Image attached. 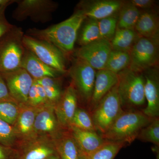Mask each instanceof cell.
I'll return each instance as SVG.
<instances>
[{
	"mask_svg": "<svg viewBox=\"0 0 159 159\" xmlns=\"http://www.w3.org/2000/svg\"><path fill=\"white\" fill-rule=\"evenodd\" d=\"M78 10L65 20L47 29H30L27 35L44 41L58 48L63 54H70L74 49L79 29L86 19Z\"/></svg>",
	"mask_w": 159,
	"mask_h": 159,
	"instance_id": "1",
	"label": "cell"
},
{
	"mask_svg": "<svg viewBox=\"0 0 159 159\" xmlns=\"http://www.w3.org/2000/svg\"><path fill=\"white\" fill-rule=\"evenodd\" d=\"M152 119L142 112L123 111L102 137L107 141L130 143Z\"/></svg>",
	"mask_w": 159,
	"mask_h": 159,
	"instance_id": "2",
	"label": "cell"
},
{
	"mask_svg": "<svg viewBox=\"0 0 159 159\" xmlns=\"http://www.w3.org/2000/svg\"><path fill=\"white\" fill-rule=\"evenodd\" d=\"M24 32L14 26L0 39V74L20 68L26 48L23 43Z\"/></svg>",
	"mask_w": 159,
	"mask_h": 159,
	"instance_id": "3",
	"label": "cell"
},
{
	"mask_svg": "<svg viewBox=\"0 0 159 159\" xmlns=\"http://www.w3.org/2000/svg\"><path fill=\"white\" fill-rule=\"evenodd\" d=\"M118 93L122 107H136L145 104V78L129 68L118 74Z\"/></svg>",
	"mask_w": 159,
	"mask_h": 159,
	"instance_id": "4",
	"label": "cell"
},
{
	"mask_svg": "<svg viewBox=\"0 0 159 159\" xmlns=\"http://www.w3.org/2000/svg\"><path fill=\"white\" fill-rule=\"evenodd\" d=\"M122 107L117 84L93 109L91 116L97 130L105 134L123 111Z\"/></svg>",
	"mask_w": 159,
	"mask_h": 159,
	"instance_id": "5",
	"label": "cell"
},
{
	"mask_svg": "<svg viewBox=\"0 0 159 159\" xmlns=\"http://www.w3.org/2000/svg\"><path fill=\"white\" fill-rule=\"evenodd\" d=\"M130 64L129 68L143 73L157 64L159 39L140 37L129 52Z\"/></svg>",
	"mask_w": 159,
	"mask_h": 159,
	"instance_id": "6",
	"label": "cell"
},
{
	"mask_svg": "<svg viewBox=\"0 0 159 159\" xmlns=\"http://www.w3.org/2000/svg\"><path fill=\"white\" fill-rule=\"evenodd\" d=\"M25 48L47 65L63 74L67 73L65 55L58 48L44 41L24 34Z\"/></svg>",
	"mask_w": 159,
	"mask_h": 159,
	"instance_id": "7",
	"label": "cell"
},
{
	"mask_svg": "<svg viewBox=\"0 0 159 159\" xmlns=\"http://www.w3.org/2000/svg\"><path fill=\"white\" fill-rule=\"evenodd\" d=\"M78 97L90 102L96 79V70L87 63L76 58L68 71Z\"/></svg>",
	"mask_w": 159,
	"mask_h": 159,
	"instance_id": "8",
	"label": "cell"
},
{
	"mask_svg": "<svg viewBox=\"0 0 159 159\" xmlns=\"http://www.w3.org/2000/svg\"><path fill=\"white\" fill-rule=\"evenodd\" d=\"M16 2L13 17L17 21L30 18L35 22L48 21L57 7V3L51 0H16Z\"/></svg>",
	"mask_w": 159,
	"mask_h": 159,
	"instance_id": "9",
	"label": "cell"
},
{
	"mask_svg": "<svg viewBox=\"0 0 159 159\" xmlns=\"http://www.w3.org/2000/svg\"><path fill=\"white\" fill-rule=\"evenodd\" d=\"M11 98L20 105H27L28 96L34 80L22 68L1 74Z\"/></svg>",
	"mask_w": 159,
	"mask_h": 159,
	"instance_id": "10",
	"label": "cell"
},
{
	"mask_svg": "<svg viewBox=\"0 0 159 159\" xmlns=\"http://www.w3.org/2000/svg\"><path fill=\"white\" fill-rule=\"evenodd\" d=\"M112 50L110 42L100 39L80 47L75 52V56L85 61L95 70L105 69L110 53Z\"/></svg>",
	"mask_w": 159,
	"mask_h": 159,
	"instance_id": "11",
	"label": "cell"
},
{
	"mask_svg": "<svg viewBox=\"0 0 159 159\" xmlns=\"http://www.w3.org/2000/svg\"><path fill=\"white\" fill-rule=\"evenodd\" d=\"M62 129L55 115L54 106L47 105L39 109L34 123L35 138L56 140L63 134Z\"/></svg>",
	"mask_w": 159,
	"mask_h": 159,
	"instance_id": "12",
	"label": "cell"
},
{
	"mask_svg": "<svg viewBox=\"0 0 159 159\" xmlns=\"http://www.w3.org/2000/svg\"><path fill=\"white\" fill-rule=\"evenodd\" d=\"M144 72V93L147 104L142 112L150 119H155L159 115L158 71L156 68L152 67Z\"/></svg>",
	"mask_w": 159,
	"mask_h": 159,
	"instance_id": "13",
	"label": "cell"
},
{
	"mask_svg": "<svg viewBox=\"0 0 159 159\" xmlns=\"http://www.w3.org/2000/svg\"><path fill=\"white\" fill-rule=\"evenodd\" d=\"M19 113L13 125L20 145L35 139L34 123L35 117L41 107H34L28 105H20Z\"/></svg>",
	"mask_w": 159,
	"mask_h": 159,
	"instance_id": "14",
	"label": "cell"
},
{
	"mask_svg": "<svg viewBox=\"0 0 159 159\" xmlns=\"http://www.w3.org/2000/svg\"><path fill=\"white\" fill-rule=\"evenodd\" d=\"M78 95L73 84L63 92L61 97L54 106L58 122L63 129H68L77 108Z\"/></svg>",
	"mask_w": 159,
	"mask_h": 159,
	"instance_id": "15",
	"label": "cell"
},
{
	"mask_svg": "<svg viewBox=\"0 0 159 159\" xmlns=\"http://www.w3.org/2000/svg\"><path fill=\"white\" fill-rule=\"evenodd\" d=\"M123 2L116 0L83 2L80 10L88 18L97 20L117 15Z\"/></svg>",
	"mask_w": 159,
	"mask_h": 159,
	"instance_id": "16",
	"label": "cell"
},
{
	"mask_svg": "<svg viewBox=\"0 0 159 159\" xmlns=\"http://www.w3.org/2000/svg\"><path fill=\"white\" fill-rule=\"evenodd\" d=\"M20 145V159H46L57 154L54 140L48 138H36Z\"/></svg>",
	"mask_w": 159,
	"mask_h": 159,
	"instance_id": "17",
	"label": "cell"
},
{
	"mask_svg": "<svg viewBox=\"0 0 159 159\" xmlns=\"http://www.w3.org/2000/svg\"><path fill=\"white\" fill-rule=\"evenodd\" d=\"M20 68L25 70L34 80L46 77L58 78L63 74L46 65L26 49Z\"/></svg>",
	"mask_w": 159,
	"mask_h": 159,
	"instance_id": "18",
	"label": "cell"
},
{
	"mask_svg": "<svg viewBox=\"0 0 159 159\" xmlns=\"http://www.w3.org/2000/svg\"><path fill=\"white\" fill-rule=\"evenodd\" d=\"M76 141L84 159L102 146L107 140L95 132L82 130L74 126L68 129Z\"/></svg>",
	"mask_w": 159,
	"mask_h": 159,
	"instance_id": "19",
	"label": "cell"
},
{
	"mask_svg": "<svg viewBox=\"0 0 159 159\" xmlns=\"http://www.w3.org/2000/svg\"><path fill=\"white\" fill-rule=\"evenodd\" d=\"M118 82V74L105 69L97 70L93 96L90 102L93 109Z\"/></svg>",
	"mask_w": 159,
	"mask_h": 159,
	"instance_id": "20",
	"label": "cell"
},
{
	"mask_svg": "<svg viewBox=\"0 0 159 159\" xmlns=\"http://www.w3.org/2000/svg\"><path fill=\"white\" fill-rule=\"evenodd\" d=\"M134 30L140 37L159 39L158 16L152 11L142 12L135 27Z\"/></svg>",
	"mask_w": 159,
	"mask_h": 159,
	"instance_id": "21",
	"label": "cell"
},
{
	"mask_svg": "<svg viewBox=\"0 0 159 159\" xmlns=\"http://www.w3.org/2000/svg\"><path fill=\"white\" fill-rule=\"evenodd\" d=\"M63 134L54 140L57 155L60 159H84L78 144L70 133Z\"/></svg>",
	"mask_w": 159,
	"mask_h": 159,
	"instance_id": "22",
	"label": "cell"
},
{
	"mask_svg": "<svg viewBox=\"0 0 159 159\" xmlns=\"http://www.w3.org/2000/svg\"><path fill=\"white\" fill-rule=\"evenodd\" d=\"M140 36L134 30L117 28L113 38L110 42L112 49L129 52Z\"/></svg>",
	"mask_w": 159,
	"mask_h": 159,
	"instance_id": "23",
	"label": "cell"
},
{
	"mask_svg": "<svg viewBox=\"0 0 159 159\" xmlns=\"http://www.w3.org/2000/svg\"><path fill=\"white\" fill-rule=\"evenodd\" d=\"M141 12L129 2L123 3L118 14L117 28L134 30Z\"/></svg>",
	"mask_w": 159,
	"mask_h": 159,
	"instance_id": "24",
	"label": "cell"
},
{
	"mask_svg": "<svg viewBox=\"0 0 159 159\" xmlns=\"http://www.w3.org/2000/svg\"><path fill=\"white\" fill-rule=\"evenodd\" d=\"M100 39L98 20L87 18L82 23L77 35L79 45L85 46Z\"/></svg>",
	"mask_w": 159,
	"mask_h": 159,
	"instance_id": "25",
	"label": "cell"
},
{
	"mask_svg": "<svg viewBox=\"0 0 159 159\" xmlns=\"http://www.w3.org/2000/svg\"><path fill=\"white\" fill-rule=\"evenodd\" d=\"M130 64V56L129 52L112 49L104 69L118 74L129 67Z\"/></svg>",
	"mask_w": 159,
	"mask_h": 159,
	"instance_id": "26",
	"label": "cell"
},
{
	"mask_svg": "<svg viewBox=\"0 0 159 159\" xmlns=\"http://www.w3.org/2000/svg\"><path fill=\"white\" fill-rule=\"evenodd\" d=\"M58 79L46 77L35 80L44 90L49 105L53 106L59 101L63 92Z\"/></svg>",
	"mask_w": 159,
	"mask_h": 159,
	"instance_id": "27",
	"label": "cell"
},
{
	"mask_svg": "<svg viewBox=\"0 0 159 159\" xmlns=\"http://www.w3.org/2000/svg\"><path fill=\"white\" fill-rule=\"evenodd\" d=\"M20 105L13 99L0 101V119L14 125L19 113Z\"/></svg>",
	"mask_w": 159,
	"mask_h": 159,
	"instance_id": "28",
	"label": "cell"
},
{
	"mask_svg": "<svg viewBox=\"0 0 159 159\" xmlns=\"http://www.w3.org/2000/svg\"><path fill=\"white\" fill-rule=\"evenodd\" d=\"M124 145V143L122 142L107 141L85 159H114Z\"/></svg>",
	"mask_w": 159,
	"mask_h": 159,
	"instance_id": "29",
	"label": "cell"
},
{
	"mask_svg": "<svg viewBox=\"0 0 159 159\" xmlns=\"http://www.w3.org/2000/svg\"><path fill=\"white\" fill-rule=\"evenodd\" d=\"M70 126H75L82 130L97 132V129L92 116L85 110L79 107H77L75 111Z\"/></svg>",
	"mask_w": 159,
	"mask_h": 159,
	"instance_id": "30",
	"label": "cell"
},
{
	"mask_svg": "<svg viewBox=\"0 0 159 159\" xmlns=\"http://www.w3.org/2000/svg\"><path fill=\"white\" fill-rule=\"evenodd\" d=\"M137 138L145 142H151L159 146V119H153L151 122L140 131Z\"/></svg>",
	"mask_w": 159,
	"mask_h": 159,
	"instance_id": "31",
	"label": "cell"
},
{
	"mask_svg": "<svg viewBox=\"0 0 159 159\" xmlns=\"http://www.w3.org/2000/svg\"><path fill=\"white\" fill-rule=\"evenodd\" d=\"M98 21L100 38L111 42L116 31L118 15L106 18Z\"/></svg>",
	"mask_w": 159,
	"mask_h": 159,
	"instance_id": "32",
	"label": "cell"
},
{
	"mask_svg": "<svg viewBox=\"0 0 159 159\" xmlns=\"http://www.w3.org/2000/svg\"><path fill=\"white\" fill-rule=\"evenodd\" d=\"M17 143L13 126L0 119V144L12 148Z\"/></svg>",
	"mask_w": 159,
	"mask_h": 159,
	"instance_id": "33",
	"label": "cell"
},
{
	"mask_svg": "<svg viewBox=\"0 0 159 159\" xmlns=\"http://www.w3.org/2000/svg\"><path fill=\"white\" fill-rule=\"evenodd\" d=\"M27 105L34 107H43L42 105L38 92L37 82L35 80H34L33 84L29 91Z\"/></svg>",
	"mask_w": 159,
	"mask_h": 159,
	"instance_id": "34",
	"label": "cell"
},
{
	"mask_svg": "<svg viewBox=\"0 0 159 159\" xmlns=\"http://www.w3.org/2000/svg\"><path fill=\"white\" fill-rule=\"evenodd\" d=\"M5 11L0 12V39L3 35L11 31L14 26L12 25L6 19L5 15Z\"/></svg>",
	"mask_w": 159,
	"mask_h": 159,
	"instance_id": "35",
	"label": "cell"
},
{
	"mask_svg": "<svg viewBox=\"0 0 159 159\" xmlns=\"http://www.w3.org/2000/svg\"><path fill=\"white\" fill-rule=\"evenodd\" d=\"M129 2L139 9H149L154 6L155 3L153 0H131Z\"/></svg>",
	"mask_w": 159,
	"mask_h": 159,
	"instance_id": "36",
	"label": "cell"
},
{
	"mask_svg": "<svg viewBox=\"0 0 159 159\" xmlns=\"http://www.w3.org/2000/svg\"><path fill=\"white\" fill-rule=\"evenodd\" d=\"M9 99H13L10 96L6 83L0 74V101Z\"/></svg>",
	"mask_w": 159,
	"mask_h": 159,
	"instance_id": "37",
	"label": "cell"
},
{
	"mask_svg": "<svg viewBox=\"0 0 159 159\" xmlns=\"http://www.w3.org/2000/svg\"><path fill=\"white\" fill-rule=\"evenodd\" d=\"M14 150L12 148L0 144V159H13Z\"/></svg>",
	"mask_w": 159,
	"mask_h": 159,
	"instance_id": "38",
	"label": "cell"
},
{
	"mask_svg": "<svg viewBox=\"0 0 159 159\" xmlns=\"http://www.w3.org/2000/svg\"><path fill=\"white\" fill-rule=\"evenodd\" d=\"M16 2V0H0V12L5 11L8 6Z\"/></svg>",
	"mask_w": 159,
	"mask_h": 159,
	"instance_id": "39",
	"label": "cell"
},
{
	"mask_svg": "<svg viewBox=\"0 0 159 159\" xmlns=\"http://www.w3.org/2000/svg\"><path fill=\"white\" fill-rule=\"evenodd\" d=\"M46 159H60V158L57 154H56L53 155L49 157L48 158Z\"/></svg>",
	"mask_w": 159,
	"mask_h": 159,
	"instance_id": "40",
	"label": "cell"
}]
</instances>
